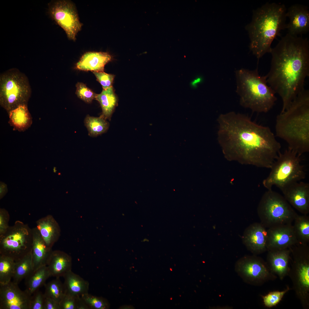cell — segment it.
Masks as SVG:
<instances>
[{
    "label": "cell",
    "instance_id": "cell-2",
    "mask_svg": "<svg viewBox=\"0 0 309 309\" xmlns=\"http://www.w3.org/2000/svg\"><path fill=\"white\" fill-rule=\"evenodd\" d=\"M268 84L281 97V112L287 109L304 89L309 75V44L307 38L288 33L272 48Z\"/></svg>",
    "mask_w": 309,
    "mask_h": 309
},
{
    "label": "cell",
    "instance_id": "cell-37",
    "mask_svg": "<svg viewBox=\"0 0 309 309\" xmlns=\"http://www.w3.org/2000/svg\"><path fill=\"white\" fill-rule=\"evenodd\" d=\"M45 298L44 294L37 291L32 295L30 309H44Z\"/></svg>",
    "mask_w": 309,
    "mask_h": 309
},
{
    "label": "cell",
    "instance_id": "cell-24",
    "mask_svg": "<svg viewBox=\"0 0 309 309\" xmlns=\"http://www.w3.org/2000/svg\"><path fill=\"white\" fill-rule=\"evenodd\" d=\"M63 277L66 293L77 296H81L88 293V282L72 270L67 272Z\"/></svg>",
    "mask_w": 309,
    "mask_h": 309
},
{
    "label": "cell",
    "instance_id": "cell-4",
    "mask_svg": "<svg viewBox=\"0 0 309 309\" xmlns=\"http://www.w3.org/2000/svg\"><path fill=\"white\" fill-rule=\"evenodd\" d=\"M286 8L283 4L267 3L253 11L251 22L245 26L250 38L249 48L259 59L270 53L271 44L286 29Z\"/></svg>",
    "mask_w": 309,
    "mask_h": 309
},
{
    "label": "cell",
    "instance_id": "cell-28",
    "mask_svg": "<svg viewBox=\"0 0 309 309\" xmlns=\"http://www.w3.org/2000/svg\"><path fill=\"white\" fill-rule=\"evenodd\" d=\"M293 225L298 243L307 244L309 242V217L298 215L294 219Z\"/></svg>",
    "mask_w": 309,
    "mask_h": 309
},
{
    "label": "cell",
    "instance_id": "cell-1",
    "mask_svg": "<svg viewBox=\"0 0 309 309\" xmlns=\"http://www.w3.org/2000/svg\"><path fill=\"white\" fill-rule=\"evenodd\" d=\"M217 122V141L227 159L271 168L281 146L268 127L233 111L220 114Z\"/></svg>",
    "mask_w": 309,
    "mask_h": 309
},
{
    "label": "cell",
    "instance_id": "cell-19",
    "mask_svg": "<svg viewBox=\"0 0 309 309\" xmlns=\"http://www.w3.org/2000/svg\"><path fill=\"white\" fill-rule=\"evenodd\" d=\"M111 59V56L108 52H87L76 63V67L77 69L81 70L104 72L105 65Z\"/></svg>",
    "mask_w": 309,
    "mask_h": 309
},
{
    "label": "cell",
    "instance_id": "cell-35",
    "mask_svg": "<svg viewBox=\"0 0 309 309\" xmlns=\"http://www.w3.org/2000/svg\"><path fill=\"white\" fill-rule=\"evenodd\" d=\"M68 293L64 296L59 303L60 309H77L79 297Z\"/></svg>",
    "mask_w": 309,
    "mask_h": 309
},
{
    "label": "cell",
    "instance_id": "cell-29",
    "mask_svg": "<svg viewBox=\"0 0 309 309\" xmlns=\"http://www.w3.org/2000/svg\"><path fill=\"white\" fill-rule=\"evenodd\" d=\"M89 135L94 137L106 132L108 130L109 124L101 115L98 117L87 115L84 120Z\"/></svg>",
    "mask_w": 309,
    "mask_h": 309
},
{
    "label": "cell",
    "instance_id": "cell-14",
    "mask_svg": "<svg viewBox=\"0 0 309 309\" xmlns=\"http://www.w3.org/2000/svg\"><path fill=\"white\" fill-rule=\"evenodd\" d=\"M298 243L292 224L267 229V251L289 248Z\"/></svg>",
    "mask_w": 309,
    "mask_h": 309
},
{
    "label": "cell",
    "instance_id": "cell-30",
    "mask_svg": "<svg viewBox=\"0 0 309 309\" xmlns=\"http://www.w3.org/2000/svg\"><path fill=\"white\" fill-rule=\"evenodd\" d=\"M15 261L11 257L0 254V285L11 281L15 268Z\"/></svg>",
    "mask_w": 309,
    "mask_h": 309
},
{
    "label": "cell",
    "instance_id": "cell-34",
    "mask_svg": "<svg viewBox=\"0 0 309 309\" xmlns=\"http://www.w3.org/2000/svg\"><path fill=\"white\" fill-rule=\"evenodd\" d=\"M76 94L78 97L87 103H91L96 94L84 83L78 82L76 85Z\"/></svg>",
    "mask_w": 309,
    "mask_h": 309
},
{
    "label": "cell",
    "instance_id": "cell-39",
    "mask_svg": "<svg viewBox=\"0 0 309 309\" xmlns=\"http://www.w3.org/2000/svg\"><path fill=\"white\" fill-rule=\"evenodd\" d=\"M44 309H60L59 304L54 300L45 297Z\"/></svg>",
    "mask_w": 309,
    "mask_h": 309
},
{
    "label": "cell",
    "instance_id": "cell-16",
    "mask_svg": "<svg viewBox=\"0 0 309 309\" xmlns=\"http://www.w3.org/2000/svg\"><path fill=\"white\" fill-rule=\"evenodd\" d=\"M267 229L260 223H255L245 230L242 241L247 249L253 255L267 251Z\"/></svg>",
    "mask_w": 309,
    "mask_h": 309
},
{
    "label": "cell",
    "instance_id": "cell-17",
    "mask_svg": "<svg viewBox=\"0 0 309 309\" xmlns=\"http://www.w3.org/2000/svg\"><path fill=\"white\" fill-rule=\"evenodd\" d=\"M289 20L286 24L288 33L298 36L307 33L309 30V11L307 7L295 4L290 7L286 12Z\"/></svg>",
    "mask_w": 309,
    "mask_h": 309
},
{
    "label": "cell",
    "instance_id": "cell-21",
    "mask_svg": "<svg viewBox=\"0 0 309 309\" xmlns=\"http://www.w3.org/2000/svg\"><path fill=\"white\" fill-rule=\"evenodd\" d=\"M32 246L31 250L33 271L46 266L52 251L48 247L36 227L32 229Z\"/></svg>",
    "mask_w": 309,
    "mask_h": 309
},
{
    "label": "cell",
    "instance_id": "cell-40",
    "mask_svg": "<svg viewBox=\"0 0 309 309\" xmlns=\"http://www.w3.org/2000/svg\"><path fill=\"white\" fill-rule=\"evenodd\" d=\"M77 309H90L81 296L78 298Z\"/></svg>",
    "mask_w": 309,
    "mask_h": 309
},
{
    "label": "cell",
    "instance_id": "cell-25",
    "mask_svg": "<svg viewBox=\"0 0 309 309\" xmlns=\"http://www.w3.org/2000/svg\"><path fill=\"white\" fill-rule=\"evenodd\" d=\"M95 99L100 104L102 110V116L105 120H110L117 103V98L113 87L103 90L100 94H96Z\"/></svg>",
    "mask_w": 309,
    "mask_h": 309
},
{
    "label": "cell",
    "instance_id": "cell-12",
    "mask_svg": "<svg viewBox=\"0 0 309 309\" xmlns=\"http://www.w3.org/2000/svg\"><path fill=\"white\" fill-rule=\"evenodd\" d=\"M49 12L52 18L65 31L68 38L75 41L82 24L80 22L74 6L67 0H58L50 3Z\"/></svg>",
    "mask_w": 309,
    "mask_h": 309
},
{
    "label": "cell",
    "instance_id": "cell-18",
    "mask_svg": "<svg viewBox=\"0 0 309 309\" xmlns=\"http://www.w3.org/2000/svg\"><path fill=\"white\" fill-rule=\"evenodd\" d=\"M290 248L268 251L266 262L271 272L281 280L288 276L290 268Z\"/></svg>",
    "mask_w": 309,
    "mask_h": 309
},
{
    "label": "cell",
    "instance_id": "cell-42",
    "mask_svg": "<svg viewBox=\"0 0 309 309\" xmlns=\"http://www.w3.org/2000/svg\"><path fill=\"white\" fill-rule=\"evenodd\" d=\"M53 171H54V172L56 173V167H54V169H53Z\"/></svg>",
    "mask_w": 309,
    "mask_h": 309
},
{
    "label": "cell",
    "instance_id": "cell-7",
    "mask_svg": "<svg viewBox=\"0 0 309 309\" xmlns=\"http://www.w3.org/2000/svg\"><path fill=\"white\" fill-rule=\"evenodd\" d=\"M31 94L28 78L15 68L0 76V104L8 113L22 104H27Z\"/></svg>",
    "mask_w": 309,
    "mask_h": 309
},
{
    "label": "cell",
    "instance_id": "cell-36",
    "mask_svg": "<svg viewBox=\"0 0 309 309\" xmlns=\"http://www.w3.org/2000/svg\"><path fill=\"white\" fill-rule=\"evenodd\" d=\"M97 80L101 85L103 90H106L112 86L114 75L107 74L104 72H93Z\"/></svg>",
    "mask_w": 309,
    "mask_h": 309
},
{
    "label": "cell",
    "instance_id": "cell-3",
    "mask_svg": "<svg viewBox=\"0 0 309 309\" xmlns=\"http://www.w3.org/2000/svg\"><path fill=\"white\" fill-rule=\"evenodd\" d=\"M276 136L300 156L309 151V91L304 89L276 117Z\"/></svg>",
    "mask_w": 309,
    "mask_h": 309
},
{
    "label": "cell",
    "instance_id": "cell-20",
    "mask_svg": "<svg viewBox=\"0 0 309 309\" xmlns=\"http://www.w3.org/2000/svg\"><path fill=\"white\" fill-rule=\"evenodd\" d=\"M50 276L60 278L72 270L71 257L59 250L52 251L46 264Z\"/></svg>",
    "mask_w": 309,
    "mask_h": 309
},
{
    "label": "cell",
    "instance_id": "cell-22",
    "mask_svg": "<svg viewBox=\"0 0 309 309\" xmlns=\"http://www.w3.org/2000/svg\"><path fill=\"white\" fill-rule=\"evenodd\" d=\"M36 228L47 246L52 248L60 233L59 225L52 216H46L36 222Z\"/></svg>",
    "mask_w": 309,
    "mask_h": 309
},
{
    "label": "cell",
    "instance_id": "cell-32",
    "mask_svg": "<svg viewBox=\"0 0 309 309\" xmlns=\"http://www.w3.org/2000/svg\"><path fill=\"white\" fill-rule=\"evenodd\" d=\"M81 296L90 309H107L109 308V303L102 297L94 296L88 293Z\"/></svg>",
    "mask_w": 309,
    "mask_h": 309
},
{
    "label": "cell",
    "instance_id": "cell-9",
    "mask_svg": "<svg viewBox=\"0 0 309 309\" xmlns=\"http://www.w3.org/2000/svg\"><path fill=\"white\" fill-rule=\"evenodd\" d=\"M290 250L288 275L296 296L304 309L309 308V247L297 243Z\"/></svg>",
    "mask_w": 309,
    "mask_h": 309
},
{
    "label": "cell",
    "instance_id": "cell-33",
    "mask_svg": "<svg viewBox=\"0 0 309 309\" xmlns=\"http://www.w3.org/2000/svg\"><path fill=\"white\" fill-rule=\"evenodd\" d=\"M290 289L288 286L282 291H276L271 292L264 296H262L263 302L265 306L268 308H271L278 304L285 294Z\"/></svg>",
    "mask_w": 309,
    "mask_h": 309
},
{
    "label": "cell",
    "instance_id": "cell-6",
    "mask_svg": "<svg viewBox=\"0 0 309 309\" xmlns=\"http://www.w3.org/2000/svg\"><path fill=\"white\" fill-rule=\"evenodd\" d=\"M300 157L289 148L283 153L280 152L270 169L269 175L263 181L264 187L270 190L275 186L281 190L304 179L306 174Z\"/></svg>",
    "mask_w": 309,
    "mask_h": 309
},
{
    "label": "cell",
    "instance_id": "cell-10",
    "mask_svg": "<svg viewBox=\"0 0 309 309\" xmlns=\"http://www.w3.org/2000/svg\"><path fill=\"white\" fill-rule=\"evenodd\" d=\"M0 237V254L10 257L15 261L32 250V229L21 221H16Z\"/></svg>",
    "mask_w": 309,
    "mask_h": 309
},
{
    "label": "cell",
    "instance_id": "cell-38",
    "mask_svg": "<svg viewBox=\"0 0 309 309\" xmlns=\"http://www.w3.org/2000/svg\"><path fill=\"white\" fill-rule=\"evenodd\" d=\"M9 215L8 213L4 209L0 211V236L4 234L9 227L8 221Z\"/></svg>",
    "mask_w": 309,
    "mask_h": 309
},
{
    "label": "cell",
    "instance_id": "cell-23",
    "mask_svg": "<svg viewBox=\"0 0 309 309\" xmlns=\"http://www.w3.org/2000/svg\"><path fill=\"white\" fill-rule=\"evenodd\" d=\"M8 113L9 124L15 130L24 131L30 127L32 124V118L27 104L20 105Z\"/></svg>",
    "mask_w": 309,
    "mask_h": 309
},
{
    "label": "cell",
    "instance_id": "cell-27",
    "mask_svg": "<svg viewBox=\"0 0 309 309\" xmlns=\"http://www.w3.org/2000/svg\"><path fill=\"white\" fill-rule=\"evenodd\" d=\"M31 250L18 260L15 261V270L13 282L18 284L33 272Z\"/></svg>",
    "mask_w": 309,
    "mask_h": 309
},
{
    "label": "cell",
    "instance_id": "cell-8",
    "mask_svg": "<svg viewBox=\"0 0 309 309\" xmlns=\"http://www.w3.org/2000/svg\"><path fill=\"white\" fill-rule=\"evenodd\" d=\"M257 213L260 223L267 229L292 224L298 215L283 196L272 189L262 195Z\"/></svg>",
    "mask_w": 309,
    "mask_h": 309
},
{
    "label": "cell",
    "instance_id": "cell-11",
    "mask_svg": "<svg viewBox=\"0 0 309 309\" xmlns=\"http://www.w3.org/2000/svg\"><path fill=\"white\" fill-rule=\"evenodd\" d=\"M235 270L245 282L255 286L262 285L277 278L271 272L266 262L255 255L241 258L236 263Z\"/></svg>",
    "mask_w": 309,
    "mask_h": 309
},
{
    "label": "cell",
    "instance_id": "cell-5",
    "mask_svg": "<svg viewBox=\"0 0 309 309\" xmlns=\"http://www.w3.org/2000/svg\"><path fill=\"white\" fill-rule=\"evenodd\" d=\"M236 92L240 105L253 112L266 113L277 100L276 94L268 84L266 76H261L258 68L253 70L241 68L236 71Z\"/></svg>",
    "mask_w": 309,
    "mask_h": 309
},
{
    "label": "cell",
    "instance_id": "cell-41",
    "mask_svg": "<svg viewBox=\"0 0 309 309\" xmlns=\"http://www.w3.org/2000/svg\"><path fill=\"white\" fill-rule=\"evenodd\" d=\"M7 191L6 185L5 183H1L0 185V197L2 198L6 193Z\"/></svg>",
    "mask_w": 309,
    "mask_h": 309
},
{
    "label": "cell",
    "instance_id": "cell-31",
    "mask_svg": "<svg viewBox=\"0 0 309 309\" xmlns=\"http://www.w3.org/2000/svg\"><path fill=\"white\" fill-rule=\"evenodd\" d=\"M45 296L49 298L59 304L66 294L64 283L60 278H56L44 285Z\"/></svg>",
    "mask_w": 309,
    "mask_h": 309
},
{
    "label": "cell",
    "instance_id": "cell-13",
    "mask_svg": "<svg viewBox=\"0 0 309 309\" xmlns=\"http://www.w3.org/2000/svg\"><path fill=\"white\" fill-rule=\"evenodd\" d=\"M11 281L0 285V309H30L31 296Z\"/></svg>",
    "mask_w": 309,
    "mask_h": 309
},
{
    "label": "cell",
    "instance_id": "cell-15",
    "mask_svg": "<svg viewBox=\"0 0 309 309\" xmlns=\"http://www.w3.org/2000/svg\"><path fill=\"white\" fill-rule=\"evenodd\" d=\"M289 204L303 215L309 213V184L302 181L292 183L281 190Z\"/></svg>",
    "mask_w": 309,
    "mask_h": 309
},
{
    "label": "cell",
    "instance_id": "cell-26",
    "mask_svg": "<svg viewBox=\"0 0 309 309\" xmlns=\"http://www.w3.org/2000/svg\"><path fill=\"white\" fill-rule=\"evenodd\" d=\"M50 277L47 266H43L33 272L25 279V290L31 295L44 285Z\"/></svg>",
    "mask_w": 309,
    "mask_h": 309
}]
</instances>
